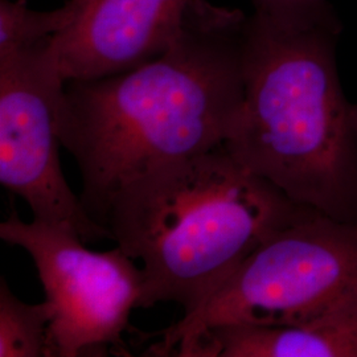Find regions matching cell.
Masks as SVG:
<instances>
[{"instance_id":"6da1fadb","label":"cell","mask_w":357,"mask_h":357,"mask_svg":"<svg viewBox=\"0 0 357 357\" xmlns=\"http://www.w3.org/2000/svg\"><path fill=\"white\" fill-rule=\"evenodd\" d=\"M246 17L193 0L180 35L159 57L125 73L65 84L59 138L76 159L79 197L94 221L128 183L233 135L243 112Z\"/></svg>"},{"instance_id":"8fae6325","label":"cell","mask_w":357,"mask_h":357,"mask_svg":"<svg viewBox=\"0 0 357 357\" xmlns=\"http://www.w3.org/2000/svg\"><path fill=\"white\" fill-rule=\"evenodd\" d=\"M255 15L283 28L342 24L328 0H250Z\"/></svg>"},{"instance_id":"3957f363","label":"cell","mask_w":357,"mask_h":357,"mask_svg":"<svg viewBox=\"0 0 357 357\" xmlns=\"http://www.w3.org/2000/svg\"><path fill=\"white\" fill-rule=\"evenodd\" d=\"M308 209L220 146L128 183L97 222L141 261L142 308L175 302L190 315L261 243Z\"/></svg>"},{"instance_id":"277c9868","label":"cell","mask_w":357,"mask_h":357,"mask_svg":"<svg viewBox=\"0 0 357 357\" xmlns=\"http://www.w3.org/2000/svg\"><path fill=\"white\" fill-rule=\"evenodd\" d=\"M357 315V224L308 209L271 234L200 310L158 335L153 356L225 324L305 326Z\"/></svg>"},{"instance_id":"7a4b0ae2","label":"cell","mask_w":357,"mask_h":357,"mask_svg":"<svg viewBox=\"0 0 357 357\" xmlns=\"http://www.w3.org/2000/svg\"><path fill=\"white\" fill-rule=\"evenodd\" d=\"M340 32L246 17L243 112L224 147L296 204L357 224V105L337 73Z\"/></svg>"},{"instance_id":"5b68a950","label":"cell","mask_w":357,"mask_h":357,"mask_svg":"<svg viewBox=\"0 0 357 357\" xmlns=\"http://www.w3.org/2000/svg\"><path fill=\"white\" fill-rule=\"evenodd\" d=\"M0 238L33 259L52 310V357L130 356L123 333L144 295L135 259L119 246L90 250L75 231L16 212L0 224Z\"/></svg>"},{"instance_id":"30bf717a","label":"cell","mask_w":357,"mask_h":357,"mask_svg":"<svg viewBox=\"0 0 357 357\" xmlns=\"http://www.w3.org/2000/svg\"><path fill=\"white\" fill-rule=\"evenodd\" d=\"M78 13L76 0L53 11H35L22 0H0V54L36 45L70 26Z\"/></svg>"},{"instance_id":"52a82bcc","label":"cell","mask_w":357,"mask_h":357,"mask_svg":"<svg viewBox=\"0 0 357 357\" xmlns=\"http://www.w3.org/2000/svg\"><path fill=\"white\" fill-rule=\"evenodd\" d=\"M75 22L50 40L65 82L135 69L178 38L193 0H76Z\"/></svg>"},{"instance_id":"7c38bea8","label":"cell","mask_w":357,"mask_h":357,"mask_svg":"<svg viewBox=\"0 0 357 357\" xmlns=\"http://www.w3.org/2000/svg\"><path fill=\"white\" fill-rule=\"evenodd\" d=\"M22 1H26V0H22Z\"/></svg>"},{"instance_id":"ba28073f","label":"cell","mask_w":357,"mask_h":357,"mask_svg":"<svg viewBox=\"0 0 357 357\" xmlns=\"http://www.w3.org/2000/svg\"><path fill=\"white\" fill-rule=\"evenodd\" d=\"M171 356L357 357V317L305 326H216L178 344Z\"/></svg>"},{"instance_id":"9c48e42d","label":"cell","mask_w":357,"mask_h":357,"mask_svg":"<svg viewBox=\"0 0 357 357\" xmlns=\"http://www.w3.org/2000/svg\"><path fill=\"white\" fill-rule=\"evenodd\" d=\"M51 319L47 301L26 303L0 280V357H52Z\"/></svg>"},{"instance_id":"8992f818","label":"cell","mask_w":357,"mask_h":357,"mask_svg":"<svg viewBox=\"0 0 357 357\" xmlns=\"http://www.w3.org/2000/svg\"><path fill=\"white\" fill-rule=\"evenodd\" d=\"M51 38L0 54V183L29 205L35 220L94 243L110 234L64 178L59 112L66 82L52 56Z\"/></svg>"}]
</instances>
